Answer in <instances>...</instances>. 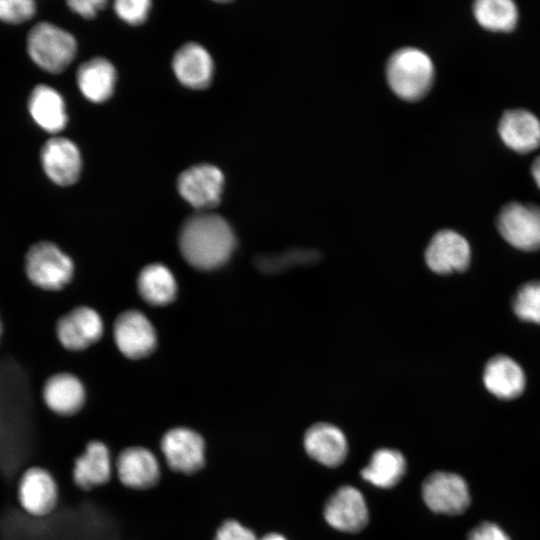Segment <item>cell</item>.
Returning <instances> with one entry per match:
<instances>
[{"label": "cell", "instance_id": "cell-10", "mask_svg": "<svg viewBox=\"0 0 540 540\" xmlns=\"http://www.w3.org/2000/svg\"><path fill=\"white\" fill-rule=\"evenodd\" d=\"M114 339L119 350L128 358L149 355L156 346V332L149 319L140 311L120 314L114 324Z\"/></svg>", "mask_w": 540, "mask_h": 540}, {"label": "cell", "instance_id": "cell-32", "mask_svg": "<svg viewBox=\"0 0 540 540\" xmlns=\"http://www.w3.org/2000/svg\"><path fill=\"white\" fill-rule=\"evenodd\" d=\"M106 4L105 0H72L67 2L70 9L84 18H93Z\"/></svg>", "mask_w": 540, "mask_h": 540}, {"label": "cell", "instance_id": "cell-31", "mask_svg": "<svg viewBox=\"0 0 540 540\" xmlns=\"http://www.w3.org/2000/svg\"><path fill=\"white\" fill-rule=\"evenodd\" d=\"M468 540H510L507 534L496 524L483 522L475 527L468 536Z\"/></svg>", "mask_w": 540, "mask_h": 540}, {"label": "cell", "instance_id": "cell-21", "mask_svg": "<svg viewBox=\"0 0 540 540\" xmlns=\"http://www.w3.org/2000/svg\"><path fill=\"white\" fill-rule=\"evenodd\" d=\"M111 474L112 462L107 446L101 441L89 442L85 451L75 460V484L83 490H90L107 483Z\"/></svg>", "mask_w": 540, "mask_h": 540}, {"label": "cell", "instance_id": "cell-2", "mask_svg": "<svg viewBox=\"0 0 540 540\" xmlns=\"http://www.w3.org/2000/svg\"><path fill=\"white\" fill-rule=\"evenodd\" d=\"M386 75L389 86L397 96L415 101L430 89L434 80V66L425 52L406 47L391 55Z\"/></svg>", "mask_w": 540, "mask_h": 540}, {"label": "cell", "instance_id": "cell-1", "mask_svg": "<svg viewBox=\"0 0 540 540\" xmlns=\"http://www.w3.org/2000/svg\"><path fill=\"white\" fill-rule=\"evenodd\" d=\"M236 245L228 222L219 215L199 213L183 224L179 246L183 257L195 268L211 270L225 264Z\"/></svg>", "mask_w": 540, "mask_h": 540}, {"label": "cell", "instance_id": "cell-11", "mask_svg": "<svg viewBox=\"0 0 540 540\" xmlns=\"http://www.w3.org/2000/svg\"><path fill=\"white\" fill-rule=\"evenodd\" d=\"M471 258L467 240L452 230L436 233L425 251L428 267L438 274H449L466 270Z\"/></svg>", "mask_w": 540, "mask_h": 540}, {"label": "cell", "instance_id": "cell-8", "mask_svg": "<svg viewBox=\"0 0 540 540\" xmlns=\"http://www.w3.org/2000/svg\"><path fill=\"white\" fill-rule=\"evenodd\" d=\"M58 486L53 475L45 468L33 466L21 475L17 497L22 509L34 517L49 515L58 503Z\"/></svg>", "mask_w": 540, "mask_h": 540}, {"label": "cell", "instance_id": "cell-4", "mask_svg": "<svg viewBox=\"0 0 540 540\" xmlns=\"http://www.w3.org/2000/svg\"><path fill=\"white\" fill-rule=\"evenodd\" d=\"M24 270L33 285L55 291L71 281L74 265L71 258L56 244L39 241L29 247L24 259Z\"/></svg>", "mask_w": 540, "mask_h": 540}, {"label": "cell", "instance_id": "cell-24", "mask_svg": "<svg viewBox=\"0 0 540 540\" xmlns=\"http://www.w3.org/2000/svg\"><path fill=\"white\" fill-rule=\"evenodd\" d=\"M137 285L141 297L154 306L171 303L177 292L172 272L159 263L145 266L139 273Z\"/></svg>", "mask_w": 540, "mask_h": 540}, {"label": "cell", "instance_id": "cell-20", "mask_svg": "<svg viewBox=\"0 0 540 540\" xmlns=\"http://www.w3.org/2000/svg\"><path fill=\"white\" fill-rule=\"evenodd\" d=\"M173 70L178 80L192 89L206 88L212 78L213 62L205 48L187 43L175 53Z\"/></svg>", "mask_w": 540, "mask_h": 540}, {"label": "cell", "instance_id": "cell-22", "mask_svg": "<svg viewBox=\"0 0 540 540\" xmlns=\"http://www.w3.org/2000/svg\"><path fill=\"white\" fill-rule=\"evenodd\" d=\"M483 381L493 395L511 400L520 396L525 388V375L521 367L511 358L498 355L486 364Z\"/></svg>", "mask_w": 540, "mask_h": 540}, {"label": "cell", "instance_id": "cell-25", "mask_svg": "<svg viewBox=\"0 0 540 540\" xmlns=\"http://www.w3.org/2000/svg\"><path fill=\"white\" fill-rule=\"evenodd\" d=\"M405 471L404 456L395 449L383 448L373 453L368 465L361 470V476L376 487L388 489L402 479Z\"/></svg>", "mask_w": 540, "mask_h": 540}, {"label": "cell", "instance_id": "cell-34", "mask_svg": "<svg viewBox=\"0 0 540 540\" xmlns=\"http://www.w3.org/2000/svg\"><path fill=\"white\" fill-rule=\"evenodd\" d=\"M259 540H287V539L278 533H269V534L264 535Z\"/></svg>", "mask_w": 540, "mask_h": 540}, {"label": "cell", "instance_id": "cell-3", "mask_svg": "<svg viewBox=\"0 0 540 540\" xmlns=\"http://www.w3.org/2000/svg\"><path fill=\"white\" fill-rule=\"evenodd\" d=\"M27 53L42 70L58 74L73 61L77 44L72 34L49 22H39L28 32Z\"/></svg>", "mask_w": 540, "mask_h": 540}, {"label": "cell", "instance_id": "cell-16", "mask_svg": "<svg viewBox=\"0 0 540 540\" xmlns=\"http://www.w3.org/2000/svg\"><path fill=\"white\" fill-rule=\"evenodd\" d=\"M498 132L511 150L527 154L540 146V120L525 109H512L503 113Z\"/></svg>", "mask_w": 540, "mask_h": 540}, {"label": "cell", "instance_id": "cell-35", "mask_svg": "<svg viewBox=\"0 0 540 540\" xmlns=\"http://www.w3.org/2000/svg\"><path fill=\"white\" fill-rule=\"evenodd\" d=\"M1 337H2V323H1V319H0V340H1Z\"/></svg>", "mask_w": 540, "mask_h": 540}, {"label": "cell", "instance_id": "cell-17", "mask_svg": "<svg viewBox=\"0 0 540 540\" xmlns=\"http://www.w3.org/2000/svg\"><path fill=\"white\" fill-rule=\"evenodd\" d=\"M304 448L311 458L327 467L341 465L348 452L345 435L329 423H317L308 428Z\"/></svg>", "mask_w": 540, "mask_h": 540}, {"label": "cell", "instance_id": "cell-29", "mask_svg": "<svg viewBox=\"0 0 540 540\" xmlns=\"http://www.w3.org/2000/svg\"><path fill=\"white\" fill-rule=\"evenodd\" d=\"M150 5L148 0H118L114 8L121 19L129 24L137 25L146 20Z\"/></svg>", "mask_w": 540, "mask_h": 540}, {"label": "cell", "instance_id": "cell-33", "mask_svg": "<svg viewBox=\"0 0 540 540\" xmlns=\"http://www.w3.org/2000/svg\"><path fill=\"white\" fill-rule=\"evenodd\" d=\"M531 174L536 185L540 189V155L534 159L531 165Z\"/></svg>", "mask_w": 540, "mask_h": 540}, {"label": "cell", "instance_id": "cell-15", "mask_svg": "<svg viewBox=\"0 0 540 540\" xmlns=\"http://www.w3.org/2000/svg\"><path fill=\"white\" fill-rule=\"evenodd\" d=\"M120 482L131 489H149L160 479V466L154 454L144 447H128L117 458Z\"/></svg>", "mask_w": 540, "mask_h": 540}, {"label": "cell", "instance_id": "cell-12", "mask_svg": "<svg viewBox=\"0 0 540 540\" xmlns=\"http://www.w3.org/2000/svg\"><path fill=\"white\" fill-rule=\"evenodd\" d=\"M40 160L45 174L59 186L72 185L80 176V152L67 138L53 137L47 140L42 146Z\"/></svg>", "mask_w": 540, "mask_h": 540}, {"label": "cell", "instance_id": "cell-30", "mask_svg": "<svg viewBox=\"0 0 540 540\" xmlns=\"http://www.w3.org/2000/svg\"><path fill=\"white\" fill-rule=\"evenodd\" d=\"M214 540H258L256 535L236 520H227L218 528Z\"/></svg>", "mask_w": 540, "mask_h": 540}, {"label": "cell", "instance_id": "cell-28", "mask_svg": "<svg viewBox=\"0 0 540 540\" xmlns=\"http://www.w3.org/2000/svg\"><path fill=\"white\" fill-rule=\"evenodd\" d=\"M36 13L33 0H0V21L19 25L31 20Z\"/></svg>", "mask_w": 540, "mask_h": 540}, {"label": "cell", "instance_id": "cell-23", "mask_svg": "<svg viewBox=\"0 0 540 540\" xmlns=\"http://www.w3.org/2000/svg\"><path fill=\"white\" fill-rule=\"evenodd\" d=\"M116 71L105 58L82 63L77 70V84L83 95L93 102H103L113 93Z\"/></svg>", "mask_w": 540, "mask_h": 540}, {"label": "cell", "instance_id": "cell-6", "mask_svg": "<svg viewBox=\"0 0 540 540\" xmlns=\"http://www.w3.org/2000/svg\"><path fill=\"white\" fill-rule=\"evenodd\" d=\"M422 496L432 511L447 515L464 512L470 503L465 480L450 472L438 471L430 474L423 482Z\"/></svg>", "mask_w": 540, "mask_h": 540}, {"label": "cell", "instance_id": "cell-13", "mask_svg": "<svg viewBox=\"0 0 540 540\" xmlns=\"http://www.w3.org/2000/svg\"><path fill=\"white\" fill-rule=\"evenodd\" d=\"M324 517L333 528L355 533L368 522V509L362 493L352 487H340L326 502Z\"/></svg>", "mask_w": 540, "mask_h": 540}, {"label": "cell", "instance_id": "cell-7", "mask_svg": "<svg viewBox=\"0 0 540 540\" xmlns=\"http://www.w3.org/2000/svg\"><path fill=\"white\" fill-rule=\"evenodd\" d=\"M161 450L168 466L178 473L194 474L205 464V441L189 428L167 431L161 440Z\"/></svg>", "mask_w": 540, "mask_h": 540}, {"label": "cell", "instance_id": "cell-14", "mask_svg": "<svg viewBox=\"0 0 540 540\" xmlns=\"http://www.w3.org/2000/svg\"><path fill=\"white\" fill-rule=\"evenodd\" d=\"M103 323L96 311L78 307L63 315L56 324L59 342L69 350H82L95 343L102 335Z\"/></svg>", "mask_w": 540, "mask_h": 540}, {"label": "cell", "instance_id": "cell-9", "mask_svg": "<svg viewBox=\"0 0 540 540\" xmlns=\"http://www.w3.org/2000/svg\"><path fill=\"white\" fill-rule=\"evenodd\" d=\"M180 195L197 209H209L219 204L224 185L222 172L210 164L195 165L178 178Z\"/></svg>", "mask_w": 540, "mask_h": 540}, {"label": "cell", "instance_id": "cell-19", "mask_svg": "<svg viewBox=\"0 0 540 540\" xmlns=\"http://www.w3.org/2000/svg\"><path fill=\"white\" fill-rule=\"evenodd\" d=\"M27 104L31 118L44 131L58 133L65 128V102L53 87L46 84L36 85L30 92Z\"/></svg>", "mask_w": 540, "mask_h": 540}, {"label": "cell", "instance_id": "cell-27", "mask_svg": "<svg viewBox=\"0 0 540 540\" xmlns=\"http://www.w3.org/2000/svg\"><path fill=\"white\" fill-rule=\"evenodd\" d=\"M512 307L519 319L540 324V281L524 284L517 291Z\"/></svg>", "mask_w": 540, "mask_h": 540}, {"label": "cell", "instance_id": "cell-5", "mask_svg": "<svg viewBox=\"0 0 540 540\" xmlns=\"http://www.w3.org/2000/svg\"><path fill=\"white\" fill-rule=\"evenodd\" d=\"M496 224L513 247L524 251L540 249V206L508 203L500 210Z\"/></svg>", "mask_w": 540, "mask_h": 540}, {"label": "cell", "instance_id": "cell-26", "mask_svg": "<svg viewBox=\"0 0 540 540\" xmlns=\"http://www.w3.org/2000/svg\"><path fill=\"white\" fill-rule=\"evenodd\" d=\"M473 13L483 28L495 32H510L518 21L517 7L510 0H478Z\"/></svg>", "mask_w": 540, "mask_h": 540}, {"label": "cell", "instance_id": "cell-18", "mask_svg": "<svg viewBox=\"0 0 540 540\" xmlns=\"http://www.w3.org/2000/svg\"><path fill=\"white\" fill-rule=\"evenodd\" d=\"M45 405L60 416L76 414L84 405L85 390L81 381L70 373L49 377L42 390Z\"/></svg>", "mask_w": 540, "mask_h": 540}]
</instances>
